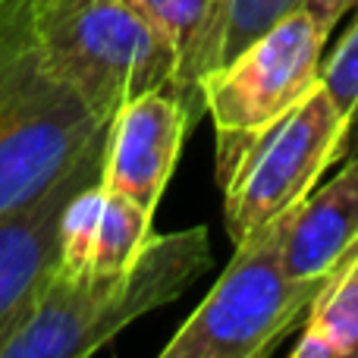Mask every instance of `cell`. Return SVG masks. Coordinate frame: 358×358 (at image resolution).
<instances>
[{"instance_id": "obj_15", "label": "cell", "mask_w": 358, "mask_h": 358, "mask_svg": "<svg viewBox=\"0 0 358 358\" xmlns=\"http://www.w3.org/2000/svg\"><path fill=\"white\" fill-rule=\"evenodd\" d=\"M305 10H311L327 29H336L343 16L358 10V0H305Z\"/></svg>"}, {"instance_id": "obj_14", "label": "cell", "mask_w": 358, "mask_h": 358, "mask_svg": "<svg viewBox=\"0 0 358 358\" xmlns=\"http://www.w3.org/2000/svg\"><path fill=\"white\" fill-rule=\"evenodd\" d=\"M321 85L340 104V110L355 123L358 120V19L340 38L334 54L324 57Z\"/></svg>"}, {"instance_id": "obj_6", "label": "cell", "mask_w": 358, "mask_h": 358, "mask_svg": "<svg viewBox=\"0 0 358 358\" xmlns=\"http://www.w3.org/2000/svg\"><path fill=\"white\" fill-rule=\"evenodd\" d=\"M352 120L317 82L292 110L248 142L220 179L223 220L233 245L302 204L334 164Z\"/></svg>"}, {"instance_id": "obj_1", "label": "cell", "mask_w": 358, "mask_h": 358, "mask_svg": "<svg viewBox=\"0 0 358 358\" xmlns=\"http://www.w3.org/2000/svg\"><path fill=\"white\" fill-rule=\"evenodd\" d=\"M210 267L204 227L155 233L138 261L110 280L73 283L50 273L0 334V358H85L126 327L176 302Z\"/></svg>"}, {"instance_id": "obj_8", "label": "cell", "mask_w": 358, "mask_h": 358, "mask_svg": "<svg viewBox=\"0 0 358 358\" xmlns=\"http://www.w3.org/2000/svg\"><path fill=\"white\" fill-rule=\"evenodd\" d=\"M104 138L92 145L54 185L31 201L0 214V334L35 299L44 280L54 273L60 252V220L69 198L104 170Z\"/></svg>"}, {"instance_id": "obj_2", "label": "cell", "mask_w": 358, "mask_h": 358, "mask_svg": "<svg viewBox=\"0 0 358 358\" xmlns=\"http://www.w3.org/2000/svg\"><path fill=\"white\" fill-rule=\"evenodd\" d=\"M110 120L44 54L25 0H0V214L41 195Z\"/></svg>"}, {"instance_id": "obj_11", "label": "cell", "mask_w": 358, "mask_h": 358, "mask_svg": "<svg viewBox=\"0 0 358 358\" xmlns=\"http://www.w3.org/2000/svg\"><path fill=\"white\" fill-rule=\"evenodd\" d=\"M176 60V82L201 88L217 69L229 0H129Z\"/></svg>"}, {"instance_id": "obj_7", "label": "cell", "mask_w": 358, "mask_h": 358, "mask_svg": "<svg viewBox=\"0 0 358 358\" xmlns=\"http://www.w3.org/2000/svg\"><path fill=\"white\" fill-rule=\"evenodd\" d=\"M201 110V88L179 82L148 88L123 101L107 126L101 182L113 192L132 195L148 210H157L182 142Z\"/></svg>"}, {"instance_id": "obj_10", "label": "cell", "mask_w": 358, "mask_h": 358, "mask_svg": "<svg viewBox=\"0 0 358 358\" xmlns=\"http://www.w3.org/2000/svg\"><path fill=\"white\" fill-rule=\"evenodd\" d=\"M358 242V157L330 182L315 185L286 214L283 264L289 277L324 283L336 261Z\"/></svg>"}, {"instance_id": "obj_9", "label": "cell", "mask_w": 358, "mask_h": 358, "mask_svg": "<svg viewBox=\"0 0 358 358\" xmlns=\"http://www.w3.org/2000/svg\"><path fill=\"white\" fill-rule=\"evenodd\" d=\"M151 220L155 210L132 195L107 189L101 179L82 185L63 210L54 273L73 283L120 277L151 242Z\"/></svg>"}, {"instance_id": "obj_3", "label": "cell", "mask_w": 358, "mask_h": 358, "mask_svg": "<svg viewBox=\"0 0 358 358\" xmlns=\"http://www.w3.org/2000/svg\"><path fill=\"white\" fill-rule=\"evenodd\" d=\"M286 214L236 245L214 289L161 349L164 358H264L308 317L324 283L286 271Z\"/></svg>"}, {"instance_id": "obj_12", "label": "cell", "mask_w": 358, "mask_h": 358, "mask_svg": "<svg viewBox=\"0 0 358 358\" xmlns=\"http://www.w3.org/2000/svg\"><path fill=\"white\" fill-rule=\"evenodd\" d=\"M292 358H358V242L317 289Z\"/></svg>"}, {"instance_id": "obj_5", "label": "cell", "mask_w": 358, "mask_h": 358, "mask_svg": "<svg viewBox=\"0 0 358 358\" xmlns=\"http://www.w3.org/2000/svg\"><path fill=\"white\" fill-rule=\"evenodd\" d=\"M327 25L311 10L277 19L233 60L201 79L204 110L217 129V176H227L252 138L273 126L321 82Z\"/></svg>"}, {"instance_id": "obj_4", "label": "cell", "mask_w": 358, "mask_h": 358, "mask_svg": "<svg viewBox=\"0 0 358 358\" xmlns=\"http://www.w3.org/2000/svg\"><path fill=\"white\" fill-rule=\"evenodd\" d=\"M50 66L110 120L123 101L176 82V60L129 0H25Z\"/></svg>"}, {"instance_id": "obj_13", "label": "cell", "mask_w": 358, "mask_h": 358, "mask_svg": "<svg viewBox=\"0 0 358 358\" xmlns=\"http://www.w3.org/2000/svg\"><path fill=\"white\" fill-rule=\"evenodd\" d=\"M302 6H305V0H229L217 66L233 60L245 44H252L258 35H264L277 19L289 16V13L302 10Z\"/></svg>"}]
</instances>
